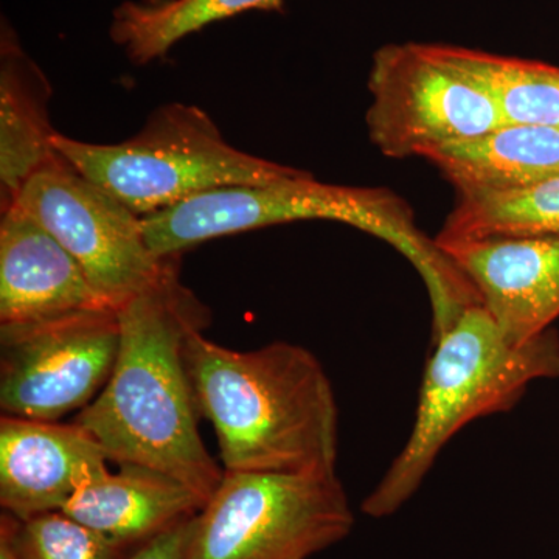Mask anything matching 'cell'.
<instances>
[{
	"label": "cell",
	"mask_w": 559,
	"mask_h": 559,
	"mask_svg": "<svg viewBox=\"0 0 559 559\" xmlns=\"http://www.w3.org/2000/svg\"><path fill=\"white\" fill-rule=\"evenodd\" d=\"M197 330L186 362L226 473H336L340 412L325 369L289 342L237 352Z\"/></svg>",
	"instance_id": "2"
},
{
	"label": "cell",
	"mask_w": 559,
	"mask_h": 559,
	"mask_svg": "<svg viewBox=\"0 0 559 559\" xmlns=\"http://www.w3.org/2000/svg\"><path fill=\"white\" fill-rule=\"evenodd\" d=\"M0 536L21 559H128L132 547L109 539L62 511L16 520L2 514Z\"/></svg>",
	"instance_id": "19"
},
{
	"label": "cell",
	"mask_w": 559,
	"mask_h": 559,
	"mask_svg": "<svg viewBox=\"0 0 559 559\" xmlns=\"http://www.w3.org/2000/svg\"><path fill=\"white\" fill-rule=\"evenodd\" d=\"M105 307L79 261L46 227L16 205L2 210L0 325Z\"/></svg>",
	"instance_id": "12"
},
{
	"label": "cell",
	"mask_w": 559,
	"mask_h": 559,
	"mask_svg": "<svg viewBox=\"0 0 559 559\" xmlns=\"http://www.w3.org/2000/svg\"><path fill=\"white\" fill-rule=\"evenodd\" d=\"M0 559H21L10 546L9 540L0 536Z\"/></svg>",
	"instance_id": "21"
},
{
	"label": "cell",
	"mask_w": 559,
	"mask_h": 559,
	"mask_svg": "<svg viewBox=\"0 0 559 559\" xmlns=\"http://www.w3.org/2000/svg\"><path fill=\"white\" fill-rule=\"evenodd\" d=\"M473 283L507 341L524 345L559 318V237L437 242Z\"/></svg>",
	"instance_id": "10"
},
{
	"label": "cell",
	"mask_w": 559,
	"mask_h": 559,
	"mask_svg": "<svg viewBox=\"0 0 559 559\" xmlns=\"http://www.w3.org/2000/svg\"><path fill=\"white\" fill-rule=\"evenodd\" d=\"M336 473H226L190 518L180 559H311L355 527Z\"/></svg>",
	"instance_id": "6"
},
{
	"label": "cell",
	"mask_w": 559,
	"mask_h": 559,
	"mask_svg": "<svg viewBox=\"0 0 559 559\" xmlns=\"http://www.w3.org/2000/svg\"><path fill=\"white\" fill-rule=\"evenodd\" d=\"M437 242L559 237V176L514 191L457 193Z\"/></svg>",
	"instance_id": "18"
},
{
	"label": "cell",
	"mask_w": 559,
	"mask_h": 559,
	"mask_svg": "<svg viewBox=\"0 0 559 559\" xmlns=\"http://www.w3.org/2000/svg\"><path fill=\"white\" fill-rule=\"evenodd\" d=\"M371 142L392 159L480 138L502 127L487 92L433 44H393L374 53L369 76Z\"/></svg>",
	"instance_id": "7"
},
{
	"label": "cell",
	"mask_w": 559,
	"mask_h": 559,
	"mask_svg": "<svg viewBox=\"0 0 559 559\" xmlns=\"http://www.w3.org/2000/svg\"><path fill=\"white\" fill-rule=\"evenodd\" d=\"M10 205L46 227L116 310L156 282L167 264L151 252L142 216L66 159L36 171Z\"/></svg>",
	"instance_id": "9"
},
{
	"label": "cell",
	"mask_w": 559,
	"mask_h": 559,
	"mask_svg": "<svg viewBox=\"0 0 559 559\" xmlns=\"http://www.w3.org/2000/svg\"><path fill=\"white\" fill-rule=\"evenodd\" d=\"M51 87L46 73L2 24L0 38V190L2 210L36 171L64 160L53 145Z\"/></svg>",
	"instance_id": "14"
},
{
	"label": "cell",
	"mask_w": 559,
	"mask_h": 559,
	"mask_svg": "<svg viewBox=\"0 0 559 559\" xmlns=\"http://www.w3.org/2000/svg\"><path fill=\"white\" fill-rule=\"evenodd\" d=\"M189 521L179 522V524L173 525V527L165 530L154 538L146 540L132 551L128 559H180Z\"/></svg>",
	"instance_id": "20"
},
{
	"label": "cell",
	"mask_w": 559,
	"mask_h": 559,
	"mask_svg": "<svg viewBox=\"0 0 559 559\" xmlns=\"http://www.w3.org/2000/svg\"><path fill=\"white\" fill-rule=\"evenodd\" d=\"M108 455L79 423L0 419V506L16 520L61 511Z\"/></svg>",
	"instance_id": "11"
},
{
	"label": "cell",
	"mask_w": 559,
	"mask_h": 559,
	"mask_svg": "<svg viewBox=\"0 0 559 559\" xmlns=\"http://www.w3.org/2000/svg\"><path fill=\"white\" fill-rule=\"evenodd\" d=\"M87 477L62 513L97 530L109 539L138 549L143 543L190 520L205 500L160 471L119 465Z\"/></svg>",
	"instance_id": "13"
},
{
	"label": "cell",
	"mask_w": 559,
	"mask_h": 559,
	"mask_svg": "<svg viewBox=\"0 0 559 559\" xmlns=\"http://www.w3.org/2000/svg\"><path fill=\"white\" fill-rule=\"evenodd\" d=\"M543 378H559V340L554 331L513 345L481 305L463 311L432 342L409 439L364 499L362 513L384 520L403 509L460 429L513 409L528 385Z\"/></svg>",
	"instance_id": "4"
},
{
	"label": "cell",
	"mask_w": 559,
	"mask_h": 559,
	"mask_svg": "<svg viewBox=\"0 0 559 559\" xmlns=\"http://www.w3.org/2000/svg\"><path fill=\"white\" fill-rule=\"evenodd\" d=\"M457 193H500L528 189L559 176V128L502 124L480 138L429 151Z\"/></svg>",
	"instance_id": "15"
},
{
	"label": "cell",
	"mask_w": 559,
	"mask_h": 559,
	"mask_svg": "<svg viewBox=\"0 0 559 559\" xmlns=\"http://www.w3.org/2000/svg\"><path fill=\"white\" fill-rule=\"evenodd\" d=\"M120 347L105 388L76 417L109 460L160 471L207 500L224 469L205 450L186 362L190 333L210 311L170 257L156 282L117 308Z\"/></svg>",
	"instance_id": "1"
},
{
	"label": "cell",
	"mask_w": 559,
	"mask_h": 559,
	"mask_svg": "<svg viewBox=\"0 0 559 559\" xmlns=\"http://www.w3.org/2000/svg\"><path fill=\"white\" fill-rule=\"evenodd\" d=\"M120 347L116 308L0 325V409L58 421L105 388Z\"/></svg>",
	"instance_id": "8"
},
{
	"label": "cell",
	"mask_w": 559,
	"mask_h": 559,
	"mask_svg": "<svg viewBox=\"0 0 559 559\" xmlns=\"http://www.w3.org/2000/svg\"><path fill=\"white\" fill-rule=\"evenodd\" d=\"M53 145L75 170L142 218L207 191L311 175L235 148L205 110L186 103L160 106L124 142L100 145L58 132Z\"/></svg>",
	"instance_id": "5"
},
{
	"label": "cell",
	"mask_w": 559,
	"mask_h": 559,
	"mask_svg": "<svg viewBox=\"0 0 559 559\" xmlns=\"http://www.w3.org/2000/svg\"><path fill=\"white\" fill-rule=\"evenodd\" d=\"M314 219L367 231L409 260L428 289L436 333L450 329L463 311L479 304L477 290L457 264L415 226L406 202L384 189L333 186L308 175L207 191L143 216L142 224L151 252L165 260L227 235Z\"/></svg>",
	"instance_id": "3"
},
{
	"label": "cell",
	"mask_w": 559,
	"mask_h": 559,
	"mask_svg": "<svg viewBox=\"0 0 559 559\" xmlns=\"http://www.w3.org/2000/svg\"><path fill=\"white\" fill-rule=\"evenodd\" d=\"M285 0H139L114 11L110 38L135 64L164 58L190 33L250 10H282Z\"/></svg>",
	"instance_id": "16"
},
{
	"label": "cell",
	"mask_w": 559,
	"mask_h": 559,
	"mask_svg": "<svg viewBox=\"0 0 559 559\" xmlns=\"http://www.w3.org/2000/svg\"><path fill=\"white\" fill-rule=\"evenodd\" d=\"M447 47L448 57L487 92L503 124L559 128V68Z\"/></svg>",
	"instance_id": "17"
}]
</instances>
